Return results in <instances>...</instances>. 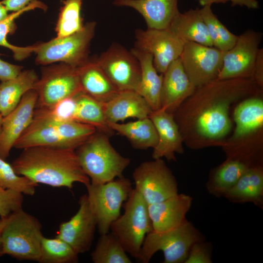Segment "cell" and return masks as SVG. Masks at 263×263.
Instances as JSON below:
<instances>
[{"instance_id": "1", "label": "cell", "mask_w": 263, "mask_h": 263, "mask_svg": "<svg viewBox=\"0 0 263 263\" xmlns=\"http://www.w3.org/2000/svg\"><path fill=\"white\" fill-rule=\"evenodd\" d=\"M261 89L252 78L216 79L196 88L173 114L183 139L211 143L224 137L231 128L230 105Z\"/></svg>"}, {"instance_id": "2", "label": "cell", "mask_w": 263, "mask_h": 263, "mask_svg": "<svg viewBox=\"0 0 263 263\" xmlns=\"http://www.w3.org/2000/svg\"><path fill=\"white\" fill-rule=\"evenodd\" d=\"M11 164L17 174L37 184L71 189L75 183L85 186L91 183L75 150L42 146L29 147L22 149Z\"/></svg>"}, {"instance_id": "3", "label": "cell", "mask_w": 263, "mask_h": 263, "mask_svg": "<svg viewBox=\"0 0 263 263\" xmlns=\"http://www.w3.org/2000/svg\"><path fill=\"white\" fill-rule=\"evenodd\" d=\"M96 131L91 125L60 120L36 108L31 123L17 140L14 148L22 150L42 146L75 150Z\"/></svg>"}, {"instance_id": "4", "label": "cell", "mask_w": 263, "mask_h": 263, "mask_svg": "<svg viewBox=\"0 0 263 263\" xmlns=\"http://www.w3.org/2000/svg\"><path fill=\"white\" fill-rule=\"evenodd\" d=\"M110 136L96 130L75 152L79 164L91 184H102L122 176L130 159L117 152Z\"/></svg>"}, {"instance_id": "5", "label": "cell", "mask_w": 263, "mask_h": 263, "mask_svg": "<svg viewBox=\"0 0 263 263\" xmlns=\"http://www.w3.org/2000/svg\"><path fill=\"white\" fill-rule=\"evenodd\" d=\"M1 219L3 255L38 262L43 236L39 221L22 208Z\"/></svg>"}, {"instance_id": "6", "label": "cell", "mask_w": 263, "mask_h": 263, "mask_svg": "<svg viewBox=\"0 0 263 263\" xmlns=\"http://www.w3.org/2000/svg\"><path fill=\"white\" fill-rule=\"evenodd\" d=\"M203 235L187 219L178 226L165 231H151L146 236L137 259L148 263L158 251L164 263H184L191 246L204 241Z\"/></svg>"}, {"instance_id": "7", "label": "cell", "mask_w": 263, "mask_h": 263, "mask_svg": "<svg viewBox=\"0 0 263 263\" xmlns=\"http://www.w3.org/2000/svg\"><path fill=\"white\" fill-rule=\"evenodd\" d=\"M123 207L124 213L113 222L110 229L125 251L137 259L146 235L153 230L148 205L133 188Z\"/></svg>"}, {"instance_id": "8", "label": "cell", "mask_w": 263, "mask_h": 263, "mask_svg": "<svg viewBox=\"0 0 263 263\" xmlns=\"http://www.w3.org/2000/svg\"><path fill=\"white\" fill-rule=\"evenodd\" d=\"M96 22L90 21L79 31L37 44L36 62L46 65L56 62L78 67L89 60L91 42L94 35Z\"/></svg>"}, {"instance_id": "9", "label": "cell", "mask_w": 263, "mask_h": 263, "mask_svg": "<svg viewBox=\"0 0 263 263\" xmlns=\"http://www.w3.org/2000/svg\"><path fill=\"white\" fill-rule=\"evenodd\" d=\"M86 187L99 233L100 235L107 233L113 222L121 215L122 204L133 189L132 184L129 179L122 175L104 184L90 183Z\"/></svg>"}, {"instance_id": "10", "label": "cell", "mask_w": 263, "mask_h": 263, "mask_svg": "<svg viewBox=\"0 0 263 263\" xmlns=\"http://www.w3.org/2000/svg\"><path fill=\"white\" fill-rule=\"evenodd\" d=\"M35 90L38 94L36 108H49L75 95L82 92L77 67L60 63L44 67Z\"/></svg>"}, {"instance_id": "11", "label": "cell", "mask_w": 263, "mask_h": 263, "mask_svg": "<svg viewBox=\"0 0 263 263\" xmlns=\"http://www.w3.org/2000/svg\"><path fill=\"white\" fill-rule=\"evenodd\" d=\"M132 178L134 188L148 205L178 193L175 177L162 158L142 162L134 169Z\"/></svg>"}, {"instance_id": "12", "label": "cell", "mask_w": 263, "mask_h": 263, "mask_svg": "<svg viewBox=\"0 0 263 263\" xmlns=\"http://www.w3.org/2000/svg\"><path fill=\"white\" fill-rule=\"evenodd\" d=\"M225 52L213 46L186 42L180 55L182 65L196 88L217 79Z\"/></svg>"}, {"instance_id": "13", "label": "cell", "mask_w": 263, "mask_h": 263, "mask_svg": "<svg viewBox=\"0 0 263 263\" xmlns=\"http://www.w3.org/2000/svg\"><path fill=\"white\" fill-rule=\"evenodd\" d=\"M95 60L119 92L137 91L141 69L138 60L131 51L113 43Z\"/></svg>"}, {"instance_id": "14", "label": "cell", "mask_w": 263, "mask_h": 263, "mask_svg": "<svg viewBox=\"0 0 263 263\" xmlns=\"http://www.w3.org/2000/svg\"><path fill=\"white\" fill-rule=\"evenodd\" d=\"M262 33L248 29L238 36L236 43L225 52L217 79L252 78Z\"/></svg>"}, {"instance_id": "15", "label": "cell", "mask_w": 263, "mask_h": 263, "mask_svg": "<svg viewBox=\"0 0 263 263\" xmlns=\"http://www.w3.org/2000/svg\"><path fill=\"white\" fill-rule=\"evenodd\" d=\"M135 37L134 47L151 54L154 66L161 74L180 57L185 43L168 29H137Z\"/></svg>"}, {"instance_id": "16", "label": "cell", "mask_w": 263, "mask_h": 263, "mask_svg": "<svg viewBox=\"0 0 263 263\" xmlns=\"http://www.w3.org/2000/svg\"><path fill=\"white\" fill-rule=\"evenodd\" d=\"M78 204L76 213L69 220L60 224L56 237L66 242L79 254L90 249L97 222L87 194L80 197Z\"/></svg>"}, {"instance_id": "17", "label": "cell", "mask_w": 263, "mask_h": 263, "mask_svg": "<svg viewBox=\"0 0 263 263\" xmlns=\"http://www.w3.org/2000/svg\"><path fill=\"white\" fill-rule=\"evenodd\" d=\"M38 94L35 89L26 92L17 106L3 117L0 133V157L6 160L17 140L31 123Z\"/></svg>"}, {"instance_id": "18", "label": "cell", "mask_w": 263, "mask_h": 263, "mask_svg": "<svg viewBox=\"0 0 263 263\" xmlns=\"http://www.w3.org/2000/svg\"><path fill=\"white\" fill-rule=\"evenodd\" d=\"M163 75L161 108L173 114L196 87L186 74L180 57L169 65Z\"/></svg>"}, {"instance_id": "19", "label": "cell", "mask_w": 263, "mask_h": 263, "mask_svg": "<svg viewBox=\"0 0 263 263\" xmlns=\"http://www.w3.org/2000/svg\"><path fill=\"white\" fill-rule=\"evenodd\" d=\"M149 117L153 122L158 135L152 158L156 159L164 157L169 161H176L175 154H182L184 150L183 139L173 114L161 108L152 111Z\"/></svg>"}, {"instance_id": "20", "label": "cell", "mask_w": 263, "mask_h": 263, "mask_svg": "<svg viewBox=\"0 0 263 263\" xmlns=\"http://www.w3.org/2000/svg\"><path fill=\"white\" fill-rule=\"evenodd\" d=\"M192 198L178 193L163 201L148 205L152 231L162 232L174 228L187 219Z\"/></svg>"}, {"instance_id": "21", "label": "cell", "mask_w": 263, "mask_h": 263, "mask_svg": "<svg viewBox=\"0 0 263 263\" xmlns=\"http://www.w3.org/2000/svg\"><path fill=\"white\" fill-rule=\"evenodd\" d=\"M178 0H114L116 6L133 8L144 18L148 29H167L179 12Z\"/></svg>"}, {"instance_id": "22", "label": "cell", "mask_w": 263, "mask_h": 263, "mask_svg": "<svg viewBox=\"0 0 263 263\" xmlns=\"http://www.w3.org/2000/svg\"><path fill=\"white\" fill-rule=\"evenodd\" d=\"M103 108L108 123H118L129 118L147 117L153 111L145 98L134 91L119 92L103 103Z\"/></svg>"}, {"instance_id": "23", "label": "cell", "mask_w": 263, "mask_h": 263, "mask_svg": "<svg viewBox=\"0 0 263 263\" xmlns=\"http://www.w3.org/2000/svg\"><path fill=\"white\" fill-rule=\"evenodd\" d=\"M77 71L82 92L102 103L119 92L95 60L89 59Z\"/></svg>"}, {"instance_id": "24", "label": "cell", "mask_w": 263, "mask_h": 263, "mask_svg": "<svg viewBox=\"0 0 263 263\" xmlns=\"http://www.w3.org/2000/svg\"><path fill=\"white\" fill-rule=\"evenodd\" d=\"M131 52L138 60L141 69V78L136 91L147 101L152 110L161 109L160 95L163 74L156 71L151 54L136 48Z\"/></svg>"}, {"instance_id": "25", "label": "cell", "mask_w": 263, "mask_h": 263, "mask_svg": "<svg viewBox=\"0 0 263 263\" xmlns=\"http://www.w3.org/2000/svg\"><path fill=\"white\" fill-rule=\"evenodd\" d=\"M167 29L184 43L191 41L213 46L200 9L179 12Z\"/></svg>"}, {"instance_id": "26", "label": "cell", "mask_w": 263, "mask_h": 263, "mask_svg": "<svg viewBox=\"0 0 263 263\" xmlns=\"http://www.w3.org/2000/svg\"><path fill=\"white\" fill-rule=\"evenodd\" d=\"M233 203H252L263 207V169L262 165L249 168L225 194Z\"/></svg>"}, {"instance_id": "27", "label": "cell", "mask_w": 263, "mask_h": 263, "mask_svg": "<svg viewBox=\"0 0 263 263\" xmlns=\"http://www.w3.org/2000/svg\"><path fill=\"white\" fill-rule=\"evenodd\" d=\"M261 164L239 158L229 157L212 171L206 185L208 192L217 197L225 194L250 168Z\"/></svg>"}, {"instance_id": "28", "label": "cell", "mask_w": 263, "mask_h": 263, "mask_svg": "<svg viewBox=\"0 0 263 263\" xmlns=\"http://www.w3.org/2000/svg\"><path fill=\"white\" fill-rule=\"evenodd\" d=\"M38 79L34 70H26L13 78L1 82L0 111L3 117L17 106L26 92L35 89Z\"/></svg>"}, {"instance_id": "29", "label": "cell", "mask_w": 263, "mask_h": 263, "mask_svg": "<svg viewBox=\"0 0 263 263\" xmlns=\"http://www.w3.org/2000/svg\"><path fill=\"white\" fill-rule=\"evenodd\" d=\"M236 124L232 140L240 139L261 130L263 126V101L252 97L242 101L235 109Z\"/></svg>"}, {"instance_id": "30", "label": "cell", "mask_w": 263, "mask_h": 263, "mask_svg": "<svg viewBox=\"0 0 263 263\" xmlns=\"http://www.w3.org/2000/svg\"><path fill=\"white\" fill-rule=\"evenodd\" d=\"M108 123L114 132L126 137L135 149H153L157 144V132L149 117L126 123Z\"/></svg>"}, {"instance_id": "31", "label": "cell", "mask_w": 263, "mask_h": 263, "mask_svg": "<svg viewBox=\"0 0 263 263\" xmlns=\"http://www.w3.org/2000/svg\"><path fill=\"white\" fill-rule=\"evenodd\" d=\"M72 120L91 125L110 136L114 133L106 119L103 103L82 92L74 96Z\"/></svg>"}, {"instance_id": "32", "label": "cell", "mask_w": 263, "mask_h": 263, "mask_svg": "<svg viewBox=\"0 0 263 263\" xmlns=\"http://www.w3.org/2000/svg\"><path fill=\"white\" fill-rule=\"evenodd\" d=\"M36 8L46 10L47 6L41 1L36 0L20 10L13 12L12 13L8 14L6 19L0 22V46L11 50L13 53L14 57L17 60L21 61L29 56L32 53L35 52L36 45L27 47L15 46L7 41L6 37L8 34L13 32L15 20L18 17L24 12Z\"/></svg>"}, {"instance_id": "33", "label": "cell", "mask_w": 263, "mask_h": 263, "mask_svg": "<svg viewBox=\"0 0 263 263\" xmlns=\"http://www.w3.org/2000/svg\"><path fill=\"white\" fill-rule=\"evenodd\" d=\"M94 263H131L123 246L111 232L101 234L91 253Z\"/></svg>"}, {"instance_id": "34", "label": "cell", "mask_w": 263, "mask_h": 263, "mask_svg": "<svg viewBox=\"0 0 263 263\" xmlns=\"http://www.w3.org/2000/svg\"><path fill=\"white\" fill-rule=\"evenodd\" d=\"M79 254L68 243L56 237L43 236L40 247L39 263H76Z\"/></svg>"}, {"instance_id": "35", "label": "cell", "mask_w": 263, "mask_h": 263, "mask_svg": "<svg viewBox=\"0 0 263 263\" xmlns=\"http://www.w3.org/2000/svg\"><path fill=\"white\" fill-rule=\"evenodd\" d=\"M207 26L213 46L222 51L230 50L236 43L238 36L230 32L213 13L211 6L200 9Z\"/></svg>"}, {"instance_id": "36", "label": "cell", "mask_w": 263, "mask_h": 263, "mask_svg": "<svg viewBox=\"0 0 263 263\" xmlns=\"http://www.w3.org/2000/svg\"><path fill=\"white\" fill-rule=\"evenodd\" d=\"M62 3L56 28L57 38L75 34L84 25L81 16L82 0H65Z\"/></svg>"}, {"instance_id": "37", "label": "cell", "mask_w": 263, "mask_h": 263, "mask_svg": "<svg viewBox=\"0 0 263 263\" xmlns=\"http://www.w3.org/2000/svg\"><path fill=\"white\" fill-rule=\"evenodd\" d=\"M0 186L32 196L34 195L38 184L25 177L17 174L11 164L0 157Z\"/></svg>"}, {"instance_id": "38", "label": "cell", "mask_w": 263, "mask_h": 263, "mask_svg": "<svg viewBox=\"0 0 263 263\" xmlns=\"http://www.w3.org/2000/svg\"><path fill=\"white\" fill-rule=\"evenodd\" d=\"M23 194L0 186V217L5 218L22 208Z\"/></svg>"}, {"instance_id": "39", "label": "cell", "mask_w": 263, "mask_h": 263, "mask_svg": "<svg viewBox=\"0 0 263 263\" xmlns=\"http://www.w3.org/2000/svg\"><path fill=\"white\" fill-rule=\"evenodd\" d=\"M212 263L210 246L204 241L194 243L189 249L184 263Z\"/></svg>"}, {"instance_id": "40", "label": "cell", "mask_w": 263, "mask_h": 263, "mask_svg": "<svg viewBox=\"0 0 263 263\" xmlns=\"http://www.w3.org/2000/svg\"><path fill=\"white\" fill-rule=\"evenodd\" d=\"M22 67L12 64L0 58V80L5 81L17 76L21 71Z\"/></svg>"}, {"instance_id": "41", "label": "cell", "mask_w": 263, "mask_h": 263, "mask_svg": "<svg viewBox=\"0 0 263 263\" xmlns=\"http://www.w3.org/2000/svg\"><path fill=\"white\" fill-rule=\"evenodd\" d=\"M252 78L257 85L263 88V49L260 48L258 53Z\"/></svg>"}, {"instance_id": "42", "label": "cell", "mask_w": 263, "mask_h": 263, "mask_svg": "<svg viewBox=\"0 0 263 263\" xmlns=\"http://www.w3.org/2000/svg\"><path fill=\"white\" fill-rule=\"evenodd\" d=\"M36 0H3L1 3L8 11L16 12L25 7Z\"/></svg>"}, {"instance_id": "43", "label": "cell", "mask_w": 263, "mask_h": 263, "mask_svg": "<svg viewBox=\"0 0 263 263\" xmlns=\"http://www.w3.org/2000/svg\"><path fill=\"white\" fill-rule=\"evenodd\" d=\"M231 6L239 5L245 6L249 9H256L259 8V3L257 0H230Z\"/></svg>"}, {"instance_id": "44", "label": "cell", "mask_w": 263, "mask_h": 263, "mask_svg": "<svg viewBox=\"0 0 263 263\" xmlns=\"http://www.w3.org/2000/svg\"><path fill=\"white\" fill-rule=\"evenodd\" d=\"M203 7L205 6H211L213 3H225L230 0H196Z\"/></svg>"}, {"instance_id": "45", "label": "cell", "mask_w": 263, "mask_h": 263, "mask_svg": "<svg viewBox=\"0 0 263 263\" xmlns=\"http://www.w3.org/2000/svg\"><path fill=\"white\" fill-rule=\"evenodd\" d=\"M8 11L5 6L0 1V22L8 16Z\"/></svg>"}, {"instance_id": "46", "label": "cell", "mask_w": 263, "mask_h": 263, "mask_svg": "<svg viewBox=\"0 0 263 263\" xmlns=\"http://www.w3.org/2000/svg\"><path fill=\"white\" fill-rule=\"evenodd\" d=\"M2 226V220L0 219V257L3 255L2 244L1 240V229Z\"/></svg>"}, {"instance_id": "47", "label": "cell", "mask_w": 263, "mask_h": 263, "mask_svg": "<svg viewBox=\"0 0 263 263\" xmlns=\"http://www.w3.org/2000/svg\"><path fill=\"white\" fill-rule=\"evenodd\" d=\"M3 117L2 116L0 111V133L1 131V128H2V122H3Z\"/></svg>"}]
</instances>
